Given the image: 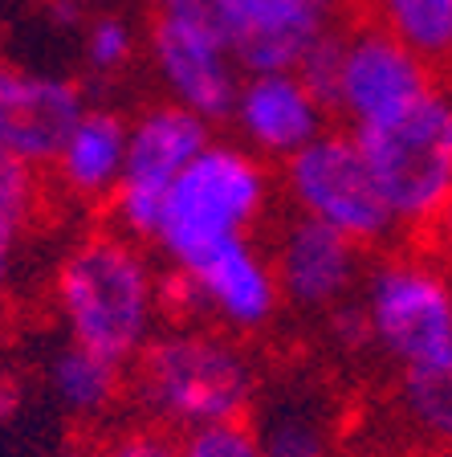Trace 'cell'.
<instances>
[{
  "mask_svg": "<svg viewBox=\"0 0 452 457\" xmlns=\"http://www.w3.org/2000/svg\"><path fill=\"white\" fill-rule=\"evenodd\" d=\"M49 311L62 339L131 368L171 314L168 274L155 249L103 220L82 228L53 262Z\"/></svg>",
  "mask_w": 452,
  "mask_h": 457,
  "instance_id": "1",
  "label": "cell"
},
{
  "mask_svg": "<svg viewBox=\"0 0 452 457\" xmlns=\"http://www.w3.org/2000/svg\"><path fill=\"white\" fill-rule=\"evenodd\" d=\"M127 396L139 417L160 420L171 433L245 420L261 400V368L245 339L220 327L179 319L127 368Z\"/></svg>",
  "mask_w": 452,
  "mask_h": 457,
  "instance_id": "2",
  "label": "cell"
},
{
  "mask_svg": "<svg viewBox=\"0 0 452 457\" xmlns=\"http://www.w3.org/2000/svg\"><path fill=\"white\" fill-rule=\"evenodd\" d=\"M274 200V171L245 143L212 139L179 171L163 200L151 249L168 270H188L228 241L253 237Z\"/></svg>",
  "mask_w": 452,
  "mask_h": 457,
  "instance_id": "3",
  "label": "cell"
},
{
  "mask_svg": "<svg viewBox=\"0 0 452 457\" xmlns=\"http://www.w3.org/2000/svg\"><path fill=\"white\" fill-rule=\"evenodd\" d=\"M350 135L399 237L424 245L452 212V90L440 82L396 119Z\"/></svg>",
  "mask_w": 452,
  "mask_h": 457,
  "instance_id": "4",
  "label": "cell"
},
{
  "mask_svg": "<svg viewBox=\"0 0 452 457\" xmlns=\"http://www.w3.org/2000/svg\"><path fill=\"white\" fill-rule=\"evenodd\" d=\"M358 311L371 352L404 376L452 360V274L424 245L387 249L367 262Z\"/></svg>",
  "mask_w": 452,
  "mask_h": 457,
  "instance_id": "5",
  "label": "cell"
},
{
  "mask_svg": "<svg viewBox=\"0 0 452 457\" xmlns=\"http://www.w3.org/2000/svg\"><path fill=\"white\" fill-rule=\"evenodd\" d=\"M282 196L298 217L318 220L363 249H379L399 237L375 176L358 152V139L347 127H330L282 163Z\"/></svg>",
  "mask_w": 452,
  "mask_h": 457,
  "instance_id": "6",
  "label": "cell"
},
{
  "mask_svg": "<svg viewBox=\"0 0 452 457\" xmlns=\"http://www.w3.org/2000/svg\"><path fill=\"white\" fill-rule=\"evenodd\" d=\"M212 139V123L168 98L143 106L127 131V163L114 196L106 200V225L151 245L171 184Z\"/></svg>",
  "mask_w": 452,
  "mask_h": 457,
  "instance_id": "7",
  "label": "cell"
},
{
  "mask_svg": "<svg viewBox=\"0 0 452 457\" xmlns=\"http://www.w3.org/2000/svg\"><path fill=\"white\" fill-rule=\"evenodd\" d=\"M168 303L179 319L220 327L236 339L269 331L285 306L269 249L253 237L228 241L188 270H168Z\"/></svg>",
  "mask_w": 452,
  "mask_h": 457,
  "instance_id": "8",
  "label": "cell"
},
{
  "mask_svg": "<svg viewBox=\"0 0 452 457\" xmlns=\"http://www.w3.org/2000/svg\"><path fill=\"white\" fill-rule=\"evenodd\" d=\"M440 82L444 78L424 57H415L396 37H387L383 29L350 21L339 37V57L326 86V111L347 131H367L375 123L396 119Z\"/></svg>",
  "mask_w": 452,
  "mask_h": 457,
  "instance_id": "9",
  "label": "cell"
},
{
  "mask_svg": "<svg viewBox=\"0 0 452 457\" xmlns=\"http://www.w3.org/2000/svg\"><path fill=\"white\" fill-rule=\"evenodd\" d=\"M147 66L155 70L168 103L200 114L212 127L233 119V103L245 74L217 29L200 25V21L151 12Z\"/></svg>",
  "mask_w": 452,
  "mask_h": 457,
  "instance_id": "10",
  "label": "cell"
},
{
  "mask_svg": "<svg viewBox=\"0 0 452 457\" xmlns=\"http://www.w3.org/2000/svg\"><path fill=\"white\" fill-rule=\"evenodd\" d=\"M269 262L282 303L306 319H326L330 311L350 303L367 274V249L298 212L274 228Z\"/></svg>",
  "mask_w": 452,
  "mask_h": 457,
  "instance_id": "11",
  "label": "cell"
},
{
  "mask_svg": "<svg viewBox=\"0 0 452 457\" xmlns=\"http://www.w3.org/2000/svg\"><path fill=\"white\" fill-rule=\"evenodd\" d=\"M342 0H225L220 33L241 74L298 70L339 33Z\"/></svg>",
  "mask_w": 452,
  "mask_h": 457,
  "instance_id": "12",
  "label": "cell"
},
{
  "mask_svg": "<svg viewBox=\"0 0 452 457\" xmlns=\"http://www.w3.org/2000/svg\"><path fill=\"white\" fill-rule=\"evenodd\" d=\"M228 123L236 127V143H245L265 163H285L334 127L326 103L298 70L245 74Z\"/></svg>",
  "mask_w": 452,
  "mask_h": 457,
  "instance_id": "13",
  "label": "cell"
},
{
  "mask_svg": "<svg viewBox=\"0 0 452 457\" xmlns=\"http://www.w3.org/2000/svg\"><path fill=\"white\" fill-rule=\"evenodd\" d=\"M82 114V82L0 62V152L17 155L33 168H49Z\"/></svg>",
  "mask_w": 452,
  "mask_h": 457,
  "instance_id": "14",
  "label": "cell"
},
{
  "mask_svg": "<svg viewBox=\"0 0 452 457\" xmlns=\"http://www.w3.org/2000/svg\"><path fill=\"white\" fill-rule=\"evenodd\" d=\"M127 131H131V119L114 106H86V114L62 143L57 160L45 168L53 200L82 204V209H106L127 163Z\"/></svg>",
  "mask_w": 452,
  "mask_h": 457,
  "instance_id": "15",
  "label": "cell"
},
{
  "mask_svg": "<svg viewBox=\"0 0 452 457\" xmlns=\"http://www.w3.org/2000/svg\"><path fill=\"white\" fill-rule=\"evenodd\" d=\"M37 388L62 420L103 428L127 400V368L82 343L57 339L37 363Z\"/></svg>",
  "mask_w": 452,
  "mask_h": 457,
  "instance_id": "16",
  "label": "cell"
},
{
  "mask_svg": "<svg viewBox=\"0 0 452 457\" xmlns=\"http://www.w3.org/2000/svg\"><path fill=\"white\" fill-rule=\"evenodd\" d=\"M253 437L261 457H339V425L310 388H282L257 400Z\"/></svg>",
  "mask_w": 452,
  "mask_h": 457,
  "instance_id": "17",
  "label": "cell"
},
{
  "mask_svg": "<svg viewBox=\"0 0 452 457\" xmlns=\"http://www.w3.org/2000/svg\"><path fill=\"white\" fill-rule=\"evenodd\" d=\"M342 9L424 57L440 78L452 70V0H342Z\"/></svg>",
  "mask_w": 452,
  "mask_h": 457,
  "instance_id": "18",
  "label": "cell"
},
{
  "mask_svg": "<svg viewBox=\"0 0 452 457\" xmlns=\"http://www.w3.org/2000/svg\"><path fill=\"white\" fill-rule=\"evenodd\" d=\"M49 200L53 192H49L45 168H33L17 155L0 152V286L21 266L25 241L37 228V217Z\"/></svg>",
  "mask_w": 452,
  "mask_h": 457,
  "instance_id": "19",
  "label": "cell"
},
{
  "mask_svg": "<svg viewBox=\"0 0 452 457\" xmlns=\"http://www.w3.org/2000/svg\"><path fill=\"white\" fill-rule=\"evenodd\" d=\"M396 417L428 453H452V360L399 376Z\"/></svg>",
  "mask_w": 452,
  "mask_h": 457,
  "instance_id": "20",
  "label": "cell"
},
{
  "mask_svg": "<svg viewBox=\"0 0 452 457\" xmlns=\"http://www.w3.org/2000/svg\"><path fill=\"white\" fill-rule=\"evenodd\" d=\"M139 54V33L119 12H98L82 21V62L95 78H119Z\"/></svg>",
  "mask_w": 452,
  "mask_h": 457,
  "instance_id": "21",
  "label": "cell"
},
{
  "mask_svg": "<svg viewBox=\"0 0 452 457\" xmlns=\"http://www.w3.org/2000/svg\"><path fill=\"white\" fill-rule=\"evenodd\" d=\"M90 457H179V433L147 417L103 425Z\"/></svg>",
  "mask_w": 452,
  "mask_h": 457,
  "instance_id": "22",
  "label": "cell"
},
{
  "mask_svg": "<svg viewBox=\"0 0 452 457\" xmlns=\"http://www.w3.org/2000/svg\"><path fill=\"white\" fill-rule=\"evenodd\" d=\"M179 457H261V445L249 420H233L179 433Z\"/></svg>",
  "mask_w": 452,
  "mask_h": 457,
  "instance_id": "23",
  "label": "cell"
},
{
  "mask_svg": "<svg viewBox=\"0 0 452 457\" xmlns=\"http://www.w3.org/2000/svg\"><path fill=\"white\" fill-rule=\"evenodd\" d=\"M155 12L163 17H184V21H200V25L217 29L220 33V12H225V0H155ZM225 37V33H220Z\"/></svg>",
  "mask_w": 452,
  "mask_h": 457,
  "instance_id": "24",
  "label": "cell"
},
{
  "mask_svg": "<svg viewBox=\"0 0 452 457\" xmlns=\"http://www.w3.org/2000/svg\"><path fill=\"white\" fill-rule=\"evenodd\" d=\"M428 249H432V253L440 257V262H444V270H448V274H452V212L440 220V225H436V233H432V237H428Z\"/></svg>",
  "mask_w": 452,
  "mask_h": 457,
  "instance_id": "25",
  "label": "cell"
},
{
  "mask_svg": "<svg viewBox=\"0 0 452 457\" xmlns=\"http://www.w3.org/2000/svg\"><path fill=\"white\" fill-rule=\"evenodd\" d=\"M424 457H452V453H424Z\"/></svg>",
  "mask_w": 452,
  "mask_h": 457,
  "instance_id": "26",
  "label": "cell"
},
{
  "mask_svg": "<svg viewBox=\"0 0 452 457\" xmlns=\"http://www.w3.org/2000/svg\"><path fill=\"white\" fill-rule=\"evenodd\" d=\"M45 4H53V0H45Z\"/></svg>",
  "mask_w": 452,
  "mask_h": 457,
  "instance_id": "27",
  "label": "cell"
}]
</instances>
